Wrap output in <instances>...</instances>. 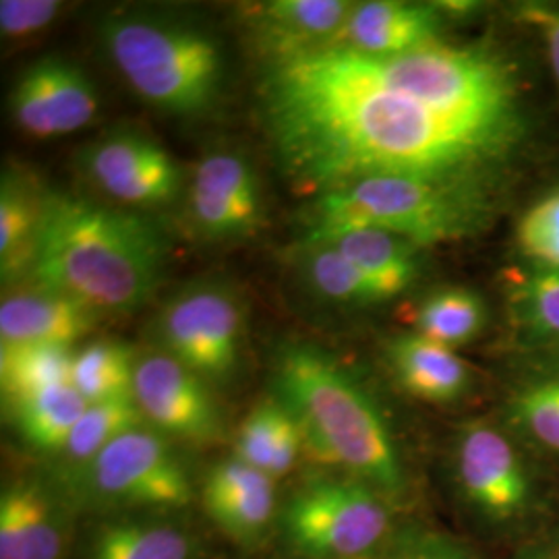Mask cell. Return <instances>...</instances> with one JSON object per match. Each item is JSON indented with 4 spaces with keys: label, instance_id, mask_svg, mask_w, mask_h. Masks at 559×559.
I'll list each match as a JSON object with an SVG mask.
<instances>
[{
    "label": "cell",
    "instance_id": "cell-1",
    "mask_svg": "<svg viewBox=\"0 0 559 559\" xmlns=\"http://www.w3.org/2000/svg\"><path fill=\"white\" fill-rule=\"evenodd\" d=\"M260 117L282 173L320 195L373 177L468 182L512 140L516 83L487 50L431 41L267 62Z\"/></svg>",
    "mask_w": 559,
    "mask_h": 559
},
{
    "label": "cell",
    "instance_id": "cell-2",
    "mask_svg": "<svg viewBox=\"0 0 559 559\" xmlns=\"http://www.w3.org/2000/svg\"><path fill=\"white\" fill-rule=\"evenodd\" d=\"M166 239L135 212L46 193L27 267L36 288L80 300L100 316H127L154 297Z\"/></svg>",
    "mask_w": 559,
    "mask_h": 559
},
{
    "label": "cell",
    "instance_id": "cell-3",
    "mask_svg": "<svg viewBox=\"0 0 559 559\" xmlns=\"http://www.w3.org/2000/svg\"><path fill=\"white\" fill-rule=\"evenodd\" d=\"M274 399L297 420L302 448L383 498L400 496L404 473L378 402L330 353L288 342L274 357Z\"/></svg>",
    "mask_w": 559,
    "mask_h": 559
},
{
    "label": "cell",
    "instance_id": "cell-4",
    "mask_svg": "<svg viewBox=\"0 0 559 559\" xmlns=\"http://www.w3.org/2000/svg\"><path fill=\"white\" fill-rule=\"evenodd\" d=\"M100 38L120 78L152 108L193 119L221 98L224 52L200 25L119 13L102 21Z\"/></svg>",
    "mask_w": 559,
    "mask_h": 559
},
{
    "label": "cell",
    "instance_id": "cell-5",
    "mask_svg": "<svg viewBox=\"0 0 559 559\" xmlns=\"http://www.w3.org/2000/svg\"><path fill=\"white\" fill-rule=\"evenodd\" d=\"M468 182L373 177L316 195L305 210L307 235L376 228L417 247L459 239L477 221Z\"/></svg>",
    "mask_w": 559,
    "mask_h": 559
},
{
    "label": "cell",
    "instance_id": "cell-6",
    "mask_svg": "<svg viewBox=\"0 0 559 559\" xmlns=\"http://www.w3.org/2000/svg\"><path fill=\"white\" fill-rule=\"evenodd\" d=\"M288 545L309 559H360L390 531L385 498L353 479L305 483L282 510Z\"/></svg>",
    "mask_w": 559,
    "mask_h": 559
},
{
    "label": "cell",
    "instance_id": "cell-7",
    "mask_svg": "<svg viewBox=\"0 0 559 559\" xmlns=\"http://www.w3.org/2000/svg\"><path fill=\"white\" fill-rule=\"evenodd\" d=\"M242 307L221 282H193L162 305L156 334L162 353L212 383L235 376L242 344Z\"/></svg>",
    "mask_w": 559,
    "mask_h": 559
},
{
    "label": "cell",
    "instance_id": "cell-8",
    "mask_svg": "<svg viewBox=\"0 0 559 559\" xmlns=\"http://www.w3.org/2000/svg\"><path fill=\"white\" fill-rule=\"evenodd\" d=\"M81 468L87 491L112 506L177 510L193 498L179 456L162 436L143 427L122 433Z\"/></svg>",
    "mask_w": 559,
    "mask_h": 559
},
{
    "label": "cell",
    "instance_id": "cell-9",
    "mask_svg": "<svg viewBox=\"0 0 559 559\" xmlns=\"http://www.w3.org/2000/svg\"><path fill=\"white\" fill-rule=\"evenodd\" d=\"M9 110L25 135L52 140L85 129L96 119L100 100L80 64L62 57H41L13 83Z\"/></svg>",
    "mask_w": 559,
    "mask_h": 559
},
{
    "label": "cell",
    "instance_id": "cell-10",
    "mask_svg": "<svg viewBox=\"0 0 559 559\" xmlns=\"http://www.w3.org/2000/svg\"><path fill=\"white\" fill-rule=\"evenodd\" d=\"M133 399L143 420L166 436L193 443L222 438L221 411L207 381L162 350L138 359Z\"/></svg>",
    "mask_w": 559,
    "mask_h": 559
},
{
    "label": "cell",
    "instance_id": "cell-11",
    "mask_svg": "<svg viewBox=\"0 0 559 559\" xmlns=\"http://www.w3.org/2000/svg\"><path fill=\"white\" fill-rule=\"evenodd\" d=\"M189 214L203 239L239 240L263 226L265 205L253 164L237 152H212L195 166Z\"/></svg>",
    "mask_w": 559,
    "mask_h": 559
},
{
    "label": "cell",
    "instance_id": "cell-12",
    "mask_svg": "<svg viewBox=\"0 0 559 559\" xmlns=\"http://www.w3.org/2000/svg\"><path fill=\"white\" fill-rule=\"evenodd\" d=\"M81 164L94 185L124 205L154 207L175 200L182 189L179 162L138 131L110 133L92 143Z\"/></svg>",
    "mask_w": 559,
    "mask_h": 559
},
{
    "label": "cell",
    "instance_id": "cell-13",
    "mask_svg": "<svg viewBox=\"0 0 559 559\" xmlns=\"http://www.w3.org/2000/svg\"><path fill=\"white\" fill-rule=\"evenodd\" d=\"M456 477L462 496L485 519H516L531 500L528 475L514 445L483 423H471L460 433Z\"/></svg>",
    "mask_w": 559,
    "mask_h": 559
},
{
    "label": "cell",
    "instance_id": "cell-14",
    "mask_svg": "<svg viewBox=\"0 0 559 559\" xmlns=\"http://www.w3.org/2000/svg\"><path fill=\"white\" fill-rule=\"evenodd\" d=\"M355 2L270 0L242 11L245 25L267 62L309 55L336 44Z\"/></svg>",
    "mask_w": 559,
    "mask_h": 559
},
{
    "label": "cell",
    "instance_id": "cell-15",
    "mask_svg": "<svg viewBox=\"0 0 559 559\" xmlns=\"http://www.w3.org/2000/svg\"><path fill=\"white\" fill-rule=\"evenodd\" d=\"M203 508L230 539L258 545L267 535L276 512L274 479L240 460H226L205 479Z\"/></svg>",
    "mask_w": 559,
    "mask_h": 559
},
{
    "label": "cell",
    "instance_id": "cell-16",
    "mask_svg": "<svg viewBox=\"0 0 559 559\" xmlns=\"http://www.w3.org/2000/svg\"><path fill=\"white\" fill-rule=\"evenodd\" d=\"M441 15L438 4L404 0L355 2L334 46L373 57L402 55L438 41Z\"/></svg>",
    "mask_w": 559,
    "mask_h": 559
},
{
    "label": "cell",
    "instance_id": "cell-17",
    "mask_svg": "<svg viewBox=\"0 0 559 559\" xmlns=\"http://www.w3.org/2000/svg\"><path fill=\"white\" fill-rule=\"evenodd\" d=\"M100 313L80 300L44 288L4 297L0 302V344L71 346L87 336Z\"/></svg>",
    "mask_w": 559,
    "mask_h": 559
},
{
    "label": "cell",
    "instance_id": "cell-18",
    "mask_svg": "<svg viewBox=\"0 0 559 559\" xmlns=\"http://www.w3.org/2000/svg\"><path fill=\"white\" fill-rule=\"evenodd\" d=\"M64 520L36 483H13L0 496V559H60Z\"/></svg>",
    "mask_w": 559,
    "mask_h": 559
},
{
    "label": "cell",
    "instance_id": "cell-19",
    "mask_svg": "<svg viewBox=\"0 0 559 559\" xmlns=\"http://www.w3.org/2000/svg\"><path fill=\"white\" fill-rule=\"evenodd\" d=\"M388 360L404 392L425 402H454L466 394L471 383V369L454 348L417 332L390 340Z\"/></svg>",
    "mask_w": 559,
    "mask_h": 559
},
{
    "label": "cell",
    "instance_id": "cell-20",
    "mask_svg": "<svg viewBox=\"0 0 559 559\" xmlns=\"http://www.w3.org/2000/svg\"><path fill=\"white\" fill-rule=\"evenodd\" d=\"M305 239L321 240L353 261L380 290L383 300L404 293L419 276V247L383 230L340 228L305 235Z\"/></svg>",
    "mask_w": 559,
    "mask_h": 559
},
{
    "label": "cell",
    "instance_id": "cell-21",
    "mask_svg": "<svg viewBox=\"0 0 559 559\" xmlns=\"http://www.w3.org/2000/svg\"><path fill=\"white\" fill-rule=\"evenodd\" d=\"M198 539L164 519H122L94 533L87 559H195Z\"/></svg>",
    "mask_w": 559,
    "mask_h": 559
},
{
    "label": "cell",
    "instance_id": "cell-22",
    "mask_svg": "<svg viewBox=\"0 0 559 559\" xmlns=\"http://www.w3.org/2000/svg\"><path fill=\"white\" fill-rule=\"evenodd\" d=\"M299 425L276 399L261 400L240 425L235 459L270 475H286L299 459Z\"/></svg>",
    "mask_w": 559,
    "mask_h": 559
},
{
    "label": "cell",
    "instance_id": "cell-23",
    "mask_svg": "<svg viewBox=\"0 0 559 559\" xmlns=\"http://www.w3.org/2000/svg\"><path fill=\"white\" fill-rule=\"evenodd\" d=\"M73 355L57 344H0V390L15 408L41 392L71 383Z\"/></svg>",
    "mask_w": 559,
    "mask_h": 559
},
{
    "label": "cell",
    "instance_id": "cell-24",
    "mask_svg": "<svg viewBox=\"0 0 559 559\" xmlns=\"http://www.w3.org/2000/svg\"><path fill=\"white\" fill-rule=\"evenodd\" d=\"M44 195L15 173H4L0 185V272L2 280L27 274L40 228Z\"/></svg>",
    "mask_w": 559,
    "mask_h": 559
},
{
    "label": "cell",
    "instance_id": "cell-25",
    "mask_svg": "<svg viewBox=\"0 0 559 559\" xmlns=\"http://www.w3.org/2000/svg\"><path fill=\"white\" fill-rule=\"evenodd\" d=\"M138 357L117 340H96L73 355L71 383L87 404L133 399Z\"/></svg>",
    "mask_w": 559,
    "mask_h": 559
},
{
    "label": "cell",
    "instance_id": "cell-26",
    "mask_svg": "<svg viewBox=\"0 0 559 559\" xmlns=\"http://www.w3.org/2000/svg\"><path fill=\"white\" fill-rule=\"evenodd\" d=\"M85 408L87 400L73 383H64L21 402L11 408V415L23 440L44 452H55L67 445Z\"/></svg>",
    "mask_w": 559,
    "mask_h": 559
},
{
    "label": "cell",
    "instance_id": "cell-27",
    "mask_svg": "<svg viewBox=\"0 0 559 559\" xmlns=\"http://www.w3.org/2000/svg\"><path fill=\"white\" fill-rule=\"evenodd\" d=\"M413 323L420 336L456 348L479 336L485 325V302L475 290L462 286L440 288L420 300Z\"/></svg>",
    "mask_w": 559,
    "mask_h": 559
},
{
    "label": "cell",
    "instance_id": "cell-28",
    "mask_svg": "<svg viewBox=\"0 0 559 559\" xmlns=\"http://www.w3.org/2000/svg\"><path fill=\"white\" fill-rule=\"evenodd\" d=\"M300 267L311 288L323 299L340 305H371L383 300L353 261L321 240L302 239Z\"/></svg>",
    "mask_w": 559,
    "mask_h": 559
},
{
    "label": "cell",
    "instance_id": "cell-29",
    "mask_svg": "<svg viewBox=\"0 0 559 559\" xmlns=\"http://www.w3.org/2000/svg\"><path fill=\"white\" fill-rule=\"evenodd\" d=\"M140 406L135 399L106 400L87 404L83 417L75 425L71 438L62 452L69 462L85 466L96 459L102 450L120 438L122 433L141 427Z\"/></svg>",
    "mask_w": 559,
    "mask_h": 559
},
{
    "label": "cell",
    "instance_id": "cell-30",
    "mask_svg": "<svg viewBox=\"0 0 559 559\" xmlns=\"http://www.w3.org/2000/svg\"><path fill=\"white\" fill-rule=\"evenodd\" d=\"M512 411L533 440L559 452V380L539 381L524 388L514 400Z\"/></svg>",
    "mask_w": 559,
    "mask_h": 559
},
{
    "label": "cell",
    "instance_id": "cell-31",
    "mask_svg": "<svg viewBox=\"0 0 559 559\" xmlns=\"http://www.w3.org/2000/svg\"><path fill=\"white\" fill-rule=\"evenodd\" d=\"M522 253L543 270L559 267V191L535 203L519 224Z\"/></svg>",
    "mask_w": 559,
    "mask_h": 559
},
{
    "label": "cell",
    "instance_id": "cell-32",
    "mask_svg": "<svg viewBox=\"0 0 559 559\" xmlns=\"http://www.w3.org/2000/svg\"><path fill=\"white\" fill-rule=\"evenodd\" d=\"M520 309L526 325L545 338L559 340V267L543 270L520 293Z\"/></svg>",
    "mask_w": 559,
    "mask_h": 559
},
{
    "label": "cell",
    "instance_id": "cell-33",
    "mask_svg": "<svg viewBox=\"0 0 559 559\" xmlns=\"http://www.w3.org/2000/svg\"><path fill=\"white\" fill-rule=\"evenodd\" d=\"M60 9L62 4L57 0H2L0 32L11 40L40 34L59 17Z\"/></svg>",
    "mask_w": 559,
    "mask_h": 559
},
{
    "label": "cell",
    "instance_id": "cell-34",
    "mask_svg": "<svg viewBox=\"0 0 559 559\" xmlns=\"http://www.w3.org/2000/svg\"><path fill=\"white\" fill-rule=\"evenodd\" d=\"M388 559H477L464 547L448 540H423Z\"/></svg>",
    "mask_w": 559,
    "mask_h": 559
},
{
    "label": "cell",
    "instance_id": "cell-35",
    "mask_svg": "<svg viewBox=\"0 0 559 559\" xmlns=\"http://www.w3.org/2000/svg\"><path fill=\"white\" fill-rule=\"evenodd\" d=\"M543 29H545V38H547V50H549V62L554 69V75L559 83V11L543 15L540 21Z\"/></svg>",
    "mask_w": 559,
    "mask_h": 559
},
{
    "label": "cell",
    "instance_id": "cell-36",
    "mask_svg": "<svg viewBox=\"0 0 559 559\" xmlns=\"http://www.w3.org/2000/svg\"><path fill=\"white\" fill-rule=\"evenodd\" d=\"M533 559H559V554H556V551H549V554H540V556Z\"/></svg>",
    "mask_w": 559,
    "mask_h": 559
}]
</instances>
